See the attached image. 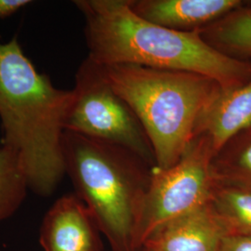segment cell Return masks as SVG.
<instances>
[{
    "instance_id": "obj_9",
    "label": "cell",
    "mask_w": 251,
    "mask_h": 251,
    "mask_svg": "<svg viewBox=\"0 0 251 251\" xmlns=\"http://www.w3.org/2000/svg\"><path fill=\"white\" fill-rule=\"evenodd\" d=\"M227 233L208 203L158 227L144 241L145 251H218Z\"/></svg>"
},
{
    "instance_id": "obj_7",
    "label": "cell",
    "mask_w": 251,
    "mask_h": 251,
    "mask_svg": "<svg viewBox=\"0 0 251 251\" xmlns=\"http://www.w3.org/2000/svg\"><path fill=\"white\" fill-rule=\"evenodd\" d=\"M100 231L75 194L57 199L47 211L39 242L44 251H102Z\"/></svg>"
},
{
    "instance_id": "obj_15",
    "label": "cell",
    "mask_w": 251,
    "mask_h": 251,
    "mask_svg": "<svg viewBox=\"0 0 251 251\" xmlns=\"http://www.w3.org/2000/svg\"><path fill=\"white\" fill-rule=\"evenodd\" d=\"M218 251H251V236L226 233L220 243Z\"/></svg>"
},
{
    "instance_id": "obj_11",
    "label": "cell",
    "mask_w": 251,
    "mask_h": 251,
    "mask_svg": "<svg viewBox=\"0 0 251 251\" xmlns=\"http://www.w3.org/2000/svg\"><path fill=\"white\" fill-rule=\"evenodd\" d=\"M198 34L219 52L235 60L251 62V1Z\"/></svg>"
},
{
    "instance_id": "obj_10",
    "label": "cell",
    "mask_w": 251,
    "mask_h": 251,
    "mask_svg": "<svg viewBox=\"0 0 251 251\" xmlns=\"http://www.w3.org/2000/svg\"><path fill=\"white\" fill-rule=\"evenodd\" d=\"M251 124V79L239 87L221 90L200 118L195 137H207L216 153L231 137Z\"/></svg>"
},
{
    "instance_id": "obj_16",
    "label": "cell",
    "mask_w": 251,
    "mask_h": 251,
    "mask_svg": "<svg viewBox=\"0 0 251 251\" xmlns=\"http://www.w3.org/2000/svg\"><path fill=\"white\" fill-rule=\"evenodd\" d=\"M31 3L30 0H0V19L8 18Z\"/></svg>"
},
{
    "instance_id": "obj_13",
    "label": "cell",
    "mask_w": 251,
    "mask_h": 251,
    "mask_svg": "<svg viewBox=\"0 0 251 251\" xmlns=\"http://www.w3.org/2000/svg\"><path fill=\"white\" fill-rule=\"evenodd\" d=\"M212 171L217 179L251 187V124L217 151Z\"/></svg>"
},
{
    "instance_id": "obj_3",
    "label": "cell",
    "mask_w": 251,
    "mask_h": 251,
    "mask_svg": "<svg viewBox=\"0 0 251 251\" xmlns=\"http://www.w3.org/2000/svg\"><path fill=\"white\" fill-rule=\"evenodd\" d=\"M65 173L112 251H140L138 230L153 168L122 147L65 131Z\"/></svg>"
},
{
    "instance_id": "obj_12",
    "label": "cell",
    "mask_w": 251,
    "mask_h": 251,
    "mask_svg": "<svg viewBox=\"0 0 251 251\" xmlns=\"http://www.w3.org/2000/svg\"><path fill=\"white\" fill-rule=\"evenodd\" d=\"M208 205L227 233L251 236V187L216 179Z\"/></svg>"
},
{
    "instance_id": "obj_6",
    "label": "cell",
    "mask_w": 251,
    "mask_h": 251,
    "mask_svg": "<svg viewBox=\"0 0 251 251\" xmlns=\"http://www.w3.org/2000/svg\"><path fill=\"white\" fill-rule=\"evenodd\" d=\"M209 139L196 136L179 161L165 170L154 169L138 230V248L158 227L205 206L215 184Z\"/></svg>"
},
{
    "instance_id": "obj_4",
    "label": "cell",
    "mask_w": 251,
    "mask_h": 251,
    "mask_svg": "<svg viewBox=\"0 0 251 251\" xmlns=\"http://www.w3.org/2000/svg\"><path fill=\"white\" fill-rule=\"evenodd\" d=\"M105 80L139 118L155 156V169L179 161L203 114L224 90L197 73L132 64L100 65Z\"/></svg>"
},
{
    "instance_id": "obj_5",
    "label": "cell",
    "mask_w": 251,
    "mask_h": 251,
    "mask_svg": "<svg viewBox=\"0 0 251 251\" xmlns=\"http://www.w3.org/2000/svg\"><path fill=\"white\" fill-rule=\"evenodd\" d=\"M65 131L117 145L155 169L152 144L132 109L105 80L99 64L88 57L75 73Z\"/></svg>"
},
{
    "instance_id": "obj_14",
    "label": "cell",
    "mask_w": 251,
    "mask_h": 251,
    "mask_svg": "<svg viewBox=\"0 0 251 251\" xmlns=\"http://www.w3.org/2000/svg\"><path fill=\"white\" fill-rule=\"evenodd\" d=\"M28 190L26 177L16 153L0 146V224L16 213Z\"/></svg>"
},
{
    "instance_id": "obj_17",
    "label": "cell",
    "mask_w": 251,
    "mask_h": 251,
    "mask_svg": "<svg viewBox=\"0 0 251 251\" xmlns=\"http://www.w3.org/2000/svg\"><path fill=\"white\" fill-rule=\"evenodd\" d=\"M144 251V250H143V249H142V250H141V251Z\"/></svg>"
},
{
    "instance_id": "obj_1",
    "label": "cell",
    "mask_w": 251,
    "mask_h": 251,
    "mask_svg": "<svg viewBox=\"0 0 251 251\" xmlns=\"http://www.w3.org/2000/svg\"><path fill=\"white\" fill-rule=\"evenodd\" d=\"M73 91L55 87L16 36L0 41L1 146L16 153L29 190L51 196L65 173L64 121Z\"/></svg>"
},
{
    "instance_id": "obj_8",
    "label": "cell",
    "mask_w": 251,
    "mask_h": 251,
    "mask_svg": "<svg viewBox=\"0 0 251 251\" xmlns=\"http://www.w3.org/2000/svg\"><path fill=\"white\" fill-rule=\"evenodd\" d=\"M135 13L154 25L177 32L198 33L246 0H128Z\"/></svg>"
},
{
    "instance_id": "obj_2",
    "label": "cell",
    "mask_w": 251,
    "mask_h": 251,
    "mask_svg": "<svg viewBox=\"0 0 251 251\" xmlns=\"http://www.w3.org/2000/svg\"><path fill=\"white\" fill-rule=\"evenodd\" d=\"M74 4L85 19L88 58L99 65L197 73L214 79L224 90L251 79V62L219 52L198 33L173 31L141 18L128 0H75Z\"/></svg>"
}]
</instances>
